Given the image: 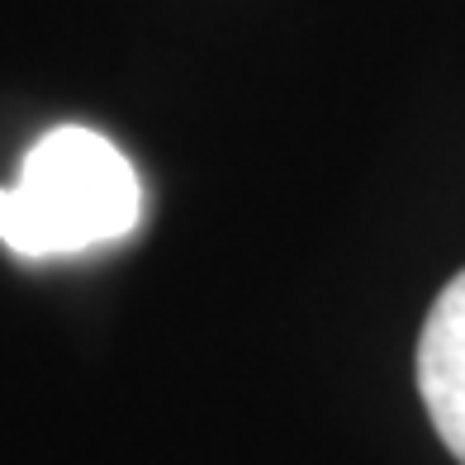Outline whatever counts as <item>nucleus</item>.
<instances>
[{
    "label": "nucleus",
    "mask_w": 465,
    "mask_h": 465,
    "mask_svg": "<svg viewBox=\"0 0 465 465\" xmlns=\"http://www.w3.org/2000/svg\"><path fill=\"white\" fill-rule=\"evenodd\" d=\"M138 209L129 157L86 124H62L29 147L19 181L0 185V242L19 257H72L129 238Z\"/></svg>",
    "instance_id": "nucleus-1"
},
{
    "label": "nucleus",
    "mask_w": 465,
    "mask_h": 465,
    "mask_svg": "<svg viewBox=\"0 0 465 465\" xmlns=\"http://www.w3.org/2000/svg\"><path fill=\"white\" fill-rule=\"evenodd\" d=\"M418 394L437 437L465 465V271L428 309L418 337Z\"/></svg>",
    "instance_id": "nucleus-2"
}]
</instances>
